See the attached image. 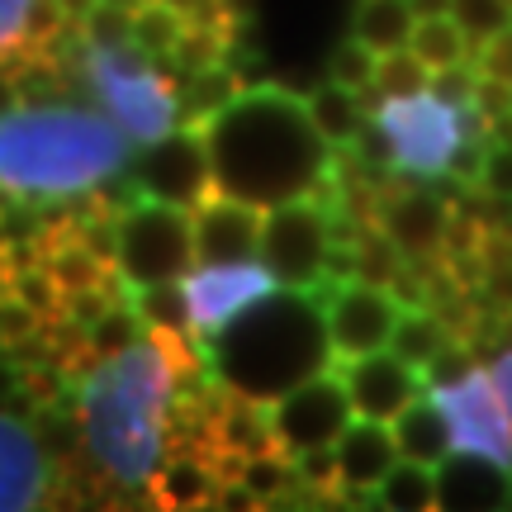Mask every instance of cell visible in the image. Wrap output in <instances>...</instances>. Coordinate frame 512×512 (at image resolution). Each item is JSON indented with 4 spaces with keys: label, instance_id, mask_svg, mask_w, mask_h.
Instances as JSON below:
<instances>
[{
    "label": "cell",
    "instance_id": "39",
    "mask_svg": "<svg viewBox=\"0 0 512 512\" xmlns=\"http://www.w3.org/2000/svg\"><path fill=\"white\" fill-rule=\"evenodd\" d=\"M475 366H479L475 347H470L465 337H451V342L422 366V380H427V389H451V384H460Z\"/></svg>",
    "mask_w": 512,
    "mask_h": 512
},
{
    "label": "cell",
    "instance_id": "14",
    "mask_svg": "<svg viewBox=\"0 0 512 512\" xmlns=\"http://www.w3.org/2000/svg\"><path fill=\"white\" fill-rule=\"evenodd\" d=\"M337 370H342V380H347L356 418L394 422L418 394H427L422 370L408 366L399 351H389V347L370 351V356H356V361H337Z\"/></svg>",
    "mask_w": 512,
    "mask_h": 512
},
{
    "label": "cell",
    "instance_id": "19",
    "mask_svg": "<svg viewBox=\"0 0 512 512\" xmlns=\"http://www.w3.org/2000/svg\"><path fill=\"white\" fill-rule=\"evenodd\" d=\"M43 446L19 418L0 413V512H34L43 503Z\"/></svg>",
    "mask_w": 512,
    "mask_h": 512
},
{
    "label": "cell",
    "instance_id": "40",
    "mask_svg": "<svg viewBox=\"0 0 512 512\" xmlns=\"http://www.w3.org/2000/svg\"><path fill=\"white\" fill-rule=\"evenodd\" d=\"M475 86H479V67L475 62H460V67H441L432 72V95H441L446 105H475Z\"/></svg>",
    "mask_w": 512,
    "mask_h": 512
},
{
    "label": "cell",
    "instance_id": "3",
    "mask_svg": "<svg viewBox=\"0 0 512 512\" xmlns=\"http://www.w3.org/2000/svg\"><path fill=\"white\" fill-rule=\"evenodd\" d=\"M176 380L152 332L81 380V441L110 484L138 489L166 460V413Z\"/></svg>",
    "mask_w": 512,
    "mask_h": 512
},
{
    "label": "cell",
    "instance_id": "41",
    "mask_svg": "<svg viewBox=\"0 0 512 512\" xmlns=\"http://www.w3.org/2000/svg\"><path fill=\"white\" fill-rule=\"evenodd\" d=\"M43 328V318L38 309H29L19 294H0V347H10V342H24V337H34Z\"/></svg>",
    "mask_w": 512,
    "mask_h": 512
},
{
    "label": "cell",
    "instance_id": "48",
    "mask_svg": "<svg viewBox=\"0 0 512 512\" xmlns=\"http://www.w3.org/2000/svg\"><path fill=\"white\" fill-rule=\"evenodd\" d=\"M110 5H124V10H143L147 0H110Z\"/></svg>",
    "mask_w": 512,
    "mask_h": 512
},
{
    "label": "cell",
    "instance_id": "38",
    "mask_svg": "<svg viewBox=\"0 0 512 512\" xmlns=\"http://www.w3.org/2000/svg\"><path fill=\"white\" fill-rule=\"evenodd\" d=\"M76 29H81V38H86V43H95V48H124V43H133V10L100 0V5H95L91 15L76 24Z\"/></svg>",
    "mask_w": 512,
    "mask_h": 512
},
{
    "label": "cell",
    "instance_id": "46",
    "mask_svg": "<svg viewBox=\"0 0 512 512\" xmlns=\"http://www.w3.org/2000/svg\"><path fill=\"white\" fill-rule=\"evenodd\" d=\"M494 380H498V394H503V403H508V418H512V347H508V351H498Z\"/></svg>",
    "mask_w": 512,
    "mask_h": 512
},
{
    "label": "cell",
    "instance_id": "13",
    "mask_svg": "<svg viewBox=\"0 0 512 512\" xmlns=\"http://www.w3.org/2000/svg\"><path fill=\"white\" fill-rule=\"evenodd\" d=\"M280 290V280L271 275L266 261H233V266H195L185 275V299H190V318L195 332L219 337L238 313H247L252 304L271 299Z\"/></svg>",
    "mask_w": 512,
    "mask_h": 512
},
{
    "label": "cell",
    "instance_id": "11",
    "mask_svg": "<svg viewBox=\"0 0 512 512\" xmlns=\"http://www.w3.org/2000/svg\"><path fill=\"white\" fill-rule=\"evenodd\" d=\"M133 185L143 190L147 200H166L195 209L214 195V162H209V143L204 128L181 124L176 133H166L157 143H147V152L133 162Z\"/></svg>",
    "mask_w": 512,
    "mask_h": 512
},
{
    "label": "cell",
    "instance_id": "49",
    "mask_svg": "<svg viewBox=\"0 0 512 512\" xmlns=\"http://www.w3.org/2000/svg\"><path fill=\"white\" fill-rule=\"evenodd\" d=\"M190 512H223V508H219V498H209V503H200V508H190Z\"/></svg>",
    "mask_w": 512,
    "mask_h": 512
},
{
    "label": "cell",
    "instance_id": "4",
    "mask_svg": "<svg viewBox=\"0 0 512 512\" xmlns=\"http://www.w3.org/2000/svg\"><path fill=\"white\" fill-rule=\"evenodd\" d=\"M332 366L328 318L309 290H275L228 323L219 375L252 399H280L285 389Z\"/></svg>",
    "mask_w": 512,
    "mask_h": 512
},
{
    "label": "cell",
    "instance_id": "45",
    "mask_svg": "<svg viewBox=\"0 0 512 512\" xmlns=\"http://www.w3.org/2000/svg\"><path fill=\"white\" fill-rule=\"evenodd\" d=\"M219 508L223 512H261V498L252 494V489H247V484H242V479H228V484H219Z\"/></svg>",
    "mask_w": 512,
    "mask_h": 512
},
{
    "label": "cell",
    "instance_id": "22",
    "mask_svg": "<svg viewBox=\"0 0 512 512\" xmlns=\"http://www.w3.org/2000/svg\"><path fill=\"white\" fill-rule=\"evenodd\" d=\"M304 100H309V114H313V124H318V133H323L332 147H351L356 143V133H361L366 119H370L361 91H351V86L332 81V76L323 81V86H313Z\"/></svg>",
    "mask_w": 512,
    "mask_h": 512
},
{
    "label": "cell",
    "instance_id": "42",
    "mask_svg": "<svg viewBox=\"0 0 512 512\" xmlns=\"http://www.w3.org/2000/svg\"><path fill=\"white\" fill-rule=\"evenodd\" d=\"M38 0H0V62L15 57L24 48V34H29V15H34Z\"/></svg>",
    "mask_w": 512,
    "mask_h": 512
},
{
    "label": "cell",
    "instance_id": "31",
    "mask_svg": "<svg viewBox=\"0 0 512 512\" xmlns=\"http://www.w3.org/2000/svg\"><path fill=\"white\" fill-rule=\"evenodd\" d=\"M143 318H138V309L133 304H114L100 323H91L86 328V342H91V356L95 361H114V356H124L138 337H143Z\"/></svg>",
    "mask_w": 512,
    "mask_h": 512
},
{
    "label": "cell",
    "instance_id": "9",
    "mask_svg": "<svg viewBox=\"0 0 512 512\" xmlns=\"http://www.w3.org/2000/svg\"><path fill=\"white\" fill-rule=\"evenodd\" d=\"M309 294L323 304V318H328L332 366L384 351L394 342V328L403 318V304L394 290L366 285V280H318Z\"/></svg>",
    "mask_w": 512,
    "mask_h": 512
},
{
    "label": "cell",
    "instance_id": "1",
    "mask_svg": "<svg viewBox=\"0 0 512 512\" xmlns=\"http://www.w3.org/2000/svg\"><path fill=\"white\" fill-rule=\"evenodd\" d=\"M214 190L256 209L318 195L337 171V147L318 133L304 95L285 86L247 91L204 124Z\"/></svg>",
    "mask_w": 512,
    "mask_h": 512
},
{
    "label": "cell",
    "instance_id": "47",
    "mask_svg": "<svg viewBox=\"0 0 512 512\" xmlns=\"http://www.w3.org/2000/svg\"><path fill=\"white\" fill-rule=\"evenodd\" d=\"M166 5H176V10H185V15H195V10L209 5V0H166Z\"/></svg>",
    "mask_w": 512,
    "mask_h": 512
},
{
    "label": "cell",
    "instance_id": "10",
    "mask_svg": "<svg viewBox=\"0 0 512 512\" xmlns=\"http://www.w3.org/2000/svg\"><path fill=\"white\" fill-rule=\"evenodd\" d=\"M351 418H356V408H351L342 370H318L304 384L285 389L280 399H271L275 446L290 460L313 451V446H337V437L351 427Z\"/></svg>",
    "mask_w": 512,
    "mask_h": 512
},
{
    "label": "cell",
    "instance_id": "16",
    "mask_svg": "<svg viewBox=\"0 0 512 512\" xmlns=\"http://www.w3.org/2000/svg\"><path fill=\"white\" fill-rule=\"evenodd\" d=\"M375 209H380V228L399 242V252L408 261H422V256H441L446 247V228H451V204L441 195H427V190H384L375 195Z\"/></svg>",
    "mask_w": 512,
    "mask_h": 512
},
{
    "label": "cell",
    "instance_id": "7",
    "mask_svg": "<svg viewBox=\"0 0 512 512\" xmlns=\"http://www.w3.org/2000/svg\"><path fill=\"white\" fill-rule=\"evenodd\" d=\"M375 119L394 143V171L418 176V181H437L451 176L456 147L465 143V119L456 105H446L441 95H384L375 105Z\"/></svg>",
    "mask_w": 512,
    "mask_h": 512
},
{
    "label": "cell",
    "instance_id": "15",
    "mask_svg": "<svg viewBox=\"0 0 512 512\" xmlns=\"http://www.w3.org/2000/svg\"><path fill=\"white\" fill-rule=\"evenodd\" d=\"M190 219H195V261L200 266H233V261H256L261 256L266 209L214 190L204 204L190 209Z\"/></svg>",
    "mask_w": 512,
    "mask_h": 512
},
{
    "label": "cell",
    "instance_id": "27",
    "mask_svg": "<svg viewBox=\"0 0 512 512\" xmlns=\"http://www.w3.org/2000/svg\"><path fill=\"white\" fill-rule=\"evenodd\" d=\"M451 337H456V332H451V323H446V318H441L432 304H422V309H403L389 351H399L408 366L422 370L441 347H446V342H451Z\"/></svg>",
    "mask_w": 512,
    "mask_h": 512
},
{
    "label": "cell",
    "instance_id": "23",
    "mask_svg": "<svg viewBox=\"0 0 512 512\" xmlns=\"http://www.w3.org/2000/svg\"><path fill=\"white\" fill-rule=\"evenodd\" d=\"M418 19L422 15L413 0H356L351 34L361 38V43H370L375 53H394V48H408Z\"/></svg>",
    "mask_w": 512,
    "mask_h": 512
},
{
    "label": "cell",
    "instance_id": "35",
    "mask_svg": "<svg viewBox=\"0 0 512 512\" xmlns=\"http://www.w3.org/2000/svg\"><path fill=\"white\" fill-rule=\"evenodd\" d=\"M294 470H299V489L313 498H332L342 494V460H337V446H313L304 456H294Z\"/></svg>",
    "mask_w": 512,
    "mask_h": 512
},
{
    "label": "cell",
    "instance_id": "43",
    "mask_svg": "<svg viewBox=\"0 0 512 512\" xmlns=\"http://www.w3.org/2000/svg\"><path fill=\"white\" fill-rule=\"evenodd\" d=\"M479 190H484L489 200H512V143H489Z\"/></svg>",
    "mask_w": 512,
    "mask_h": 512
},
{
    "label": "cell",
    "instance_id": "28",
    "mask_svg": "<svg viewBox=\"0 0 512 512\" xmlns=\"http://www.w3.org/2000/svg\"><path fill=\"white\" fill-rule=\"evenodd\" d=\"M403 271H408V256L399 252V242L389 238L380 223H366V228L356 233V280L389 290Z\"/></svg>",
    "mask_w": 512,
    "mask_h": 512
},
{
    "label": "cell",
    "instance_id": "36",
    "mask_svg": "<svg viewBox=\"0 0 512 512\" xmlns=\"http://www.w3.org/2000/svg\"><path fill=\"white\" fill-rule=\"evenodd\" d=\"M10 294H19L29 309H38V318H43V323H48V318H57V313H67V294H62V285L53 280V271H48V266H34V271L10 275Z\"/></svg>",
    "mask_w": 512,
    "mask_h": 512
},
{
    "label": "cell",
    "instance_id": "30",
    "mask_svg": "<svg viewBox=\"0 0 512 512\" xmlns=\"http://www.w3.org/2000/svg\"><path fill=\"white\" fill-rule=\"evenodd\" d=\"M133 309L143 318V328H171V332H190V299H185V280H166V285H143L133 290Z\"/></svg>",
    "mask_w": 512,
    "mask_h": 512
},
{
    "label": "cell",
    "instance_id": "8",
    "mask_svg": "<svg viewBox=\"0 0 512 512\" xmlns=\"http://www.w3.org/2000/svg\"><path fill=\"white\" fill-rule=\"evenodd\" d=\"M328 252H332V204L318 195L275 204L261 223V261L271 266L280 290H313L328 280Z\"/></svg>",
    "mask_w": 512,
    "mask_h": 512
},
{
    "label": "cell",
    "instance_id": "32",
    "mask_svg": "<svg viewBox=\"0 0 512 512\" xmlns=\"http://www.w3.org/2000/svg\"><path fill=\"white\" fill-rule=\"evenodd\" d=\"M375 91H380V95H418V91H432V67H427V62H422L413 48L380 53Z\"/></svg>",
    "mask_w": 512,
    "mask_h": 512
},
{
    "label": "cell",
    "instance_id": "37",
    "mask_svg": "<svg viewBox=\"0 0 512 512\" xmlns=\"http://www.w3.org/2000/svg\"><path fill=\"white\" fill-rule=\"evenodd\" d=\"M451 15L460 19V29L475 38V48L484 38L503 34L512 24V0H451Z\"/></svg>",
    "mask_w": 512,
    "mask_h": 512
},
{
    "label": "cell",
    "instance_id": "17",
    "mask_svg": "<svg viewBox=\"0 0 512 512\" xmlns=\"http://www.w3.org/2000/svg\"><path fill=\"white\" fill-rule=\"evenodd\" d=\"M512 470L475 451H451L437 465V512H508Z\"/></svg>",
    "mask_w": 512,
    "mask_h": 512
},
{
    "label": "cell",
    "instance_id": "5",
    "mask_svg": "<svg viewBox=\"0 0 512 512\" xmlns=\"http://www.w3.org/2000/svg\"><path fill=\"white\" fill-rule=\"evenodd\" d=\"M76 72H81L91 95L105 105V114L124 128L133 143L147 147L181 128V86L157 67V57L147 62V53L138 43L95 48V43L81 38Z\"/></svg>",
    "mask_w": 512,
    "mask_h": 512
},
{
    "label": "cell",
    "instance_id": "2",
    "mask_svg": "<svg viewBox=\"0 0 512 512\" xmlns=\"http://www.w3.org/2000/svg\"><path fill=\"white\" fill-rule=\"evenodd\" d=\"M133 138L110 114L57 100L0 105V190L19 200H67L91 195L119 176Z\"/></svg>",
    "mask_w": 512,
    "mask_h": 512
},
{
    "label": "cell",
    "instance_id": "25",
    "mask_svg": "<svg viewBox=\"0 0 512 512\" xmlns=\"http://www.w3.org/2000/svg\"><path fill=\"white\" fill-rule=\"evenodd\" d=\"M375 512H437V465L403 456L375 489Z\"/></svg>",
    "mask_w": 512,
    "mask_h": 512
},
{
    "label": "cell",
    "instance_id": "44",
    "mask_svg": "<svg viewBox=\"0 0 512 512\" xmlns=\"http://www.w3.org/2000/svg\"><path fill=\"white\" fill-rule=\"evenodd\" d=\"M475 67L484 76H498V81H508L512 86V24L503 29V34H494V38H484V43H479Z\"/></svg>",
    "mask_w": 512,
    "mask_h": 512
},
{
    "label": "cell",
    "instance_id": "12",
    "mask_svg": "<svg viewBox=\"0 0 512 512\" xmlns=\"http://www.w3.org/2000/svg\"><path fill=\"white\" fill-rule=\"evenodd\" d=\"M451 418V432H456V451H475V456H489L498 465L512 470V418L508 403L498 394L494 370L475 366L460 384L451 389H432Z\"/></svg>",
    "mask_w": 512,
    "mask_h": 512
},
{
    "label": "cell",
    "instance_id": "34",
    "mask_svg": "<svg viewBox=\"0 0 512 512\" xmlns=\"http://www.w3.org/2000/svg\"><path fill=\"white\" fill-rule=\"evenodd\" d=\"M375 72H380V53H375L370 43H361L356 34H351L328 62V76L342 81V86H351V91H370V86H375Z\"/></svg>",
    "mask_w": 512,
    "mask_h": 512
},
{
    "label": "cell",
    "instance_id": "33",
    "mask_svg": "<svg viewBox=\"0 0 512 512\" xmlns=\"http://www.w3.org/2000/svg\"><path fill=\"white\" fill-rule=\"evenodd\" d=\"M242 484H247L261 503H271V498H280L285 489H299V470H294V460L285 456V451H261V456H247Z\"/></svg>",
    "mask_w": 512,
    "mask_h": 512
},
{
    "label": "cell",
    "instance_id": "24",
    "mask_svg": "<svg viewBox=\"0 0 512 512\" xmlns=\"http://www.w3.org/2000/svg\"><path fill=\"white\" fill-rule=\"evenodd\" d=\"M242 91H247V86H242L238 67H228V62L209 67V72L185 76V86H181V124L204 128L219 110H228Z\"/></svg>",
    "mask_w": 512,
    "mask_h": 512
},
{
    "label": "cell",
    "instance_id": "26",
    "mask_svg": "<svg viewBox=\"0 0 512 512\" xmlns=\"http://www.w3.org/2000/svg\"><path fill=\"white\" fill-rule=\"evenodd\" d=\"M408 48H413L432 72L460 67V62H475V38L460 29V19L451 15V10H446V15H422L413 38H408Z\"/></svg>",
    "mask_w": 512,
    "mask_h": 512
},
{
    "label": "cell",
    "instance_id": "18",
    "mask_svg": "<svg viewBox=\"0 0 512 512\" xmlns=\"http://www.w3.org/2000/svg\"><path fill=\"white\" fill-rule=\"evenodd\" d=\"M337 460H342V494L351 503H375V489L403 456L389 422L351 418V427L337 437Z\"/></svg>",
    "mask_w": 512,
    "mask_h": 512
},
{
    "label": "cell",
    "instance_id": "29",
    "mask_svg": "<svg viewBox=\"0 0 512 512\" xmlns=\"http://www.w3.org/2000/svg\"><path fill=\"white\" fill-rule=\"evenodd\" d=\"M185 29H190V15L166 0H147L143 10H133V43L147 57H171Z\"/></svg>",
    "mask_w": 512,
    "mask_h": 512
},
{
    "label": "cell",
    "instance_id": "21",
    "mask_svg": "<svg viewBox=\"0 0 512 512\" xmlns=\"http://www.w3.org/2000/svg\"><path fill=\"white\" fill-rule=\"evenodd\" d=\"M147 494L157 512H190L219 494V475L204 456H166L147 479Z\"/></svg>",
    "mask_w": 512,
    "mask_h": 512
},
{
    "label": "cell",
    "instance_id": "6",
    "mask_svg": "<svg viewBox=\"0 0 512 512\" xmlns=\"http://www.w3.org/2000/svg\"><path fill=\"white\" fill-rule=\"evenodd\" d=\"M195 219L190 209L138 195L119 209V271L133 290L185 280L195 271Z\"/></svg>",
    "mask_w": 512,
    "mask_h": 512
},
{
    "label": "cell",
    "instance_id": "20",
    "mask_svg": "<svg viewBox=\"0 0 512 512\" xmlns=\"http://www.w3.org/2000/svg\"><path fill=\"white\" fill-rule=\"evenodd\" d=\"M394 427V441H399V456L408 460H422V465H441V460L456 451V432H451V418L441 399L427 389L418 399L403 408L399 418L389 422Z\"/></svg>",
    "mask_w": 512,
    "mask_h": 512
}]
</instances>
